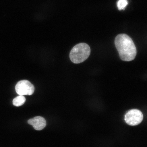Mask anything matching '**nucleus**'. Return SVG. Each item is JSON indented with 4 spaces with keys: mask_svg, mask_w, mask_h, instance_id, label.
Masks as SVG:
<instances>
[{
    "mask_svg": "<svg viewBox=\"0 0 147 147\" xmlns=\"http://www.w3.org/2000/svg\"><path fill=\"white\" fill-rule=\"evenodd\" d=\"M29 124L32 125L35 129L41 130L45 128L47 125L45 119L40 116L35 117L34 118L29 119L28 121Z\"/></svg>",
    "mask_w": 147,
    "mask_h": 147,
    "instance_id": "obj_5",
    "label": "nucleus"
},
{
    "mask_svg": "<svg viewBox=\"0 0 147 147\" xmlns=\"http://www.w3.org/2000/svg\"><path fill=\"white\" fill-rule=\"evenodd\" d=\"M16 92L20 95H31L34 93V85L26 80L20 81L16 84L15 87Z\"/></svg>",
    "mask_w": 147,
    "mask_h": 147,
    "instance_id": "obj_4",
    "label": "nucleus"
},
{
    "mask_svg": "<svg viewBox=\"0 0 147 147\" xmlns=\"http://www.w3.org/2000/svg\"><path fill=\"white\" fill-rule=\"evenodd\" d=\"M26 98L23 95H20L14 98L13 100V104L15 106L19 107L21 106L25 103Z\"/></svg>",
    "mask_w": 147,
    "mask_h": 147,
    "instance_id": "obj_6",
    "label": "nucleus"
},
{
    "mask_svg": "<svg viewBox=\"0 0 147 147\" xmlns=\"http://www.w3.org/2000/svg\"><path fill=\"white\" fill-rule=\"evenodd\" d=\"M90 53L89 45L85 43H79L71 49L69 54L70 59L74 63H80L87 59Z\"/></svg>",
    "mask_w": 147,
    "mask_h": 147,
    "instance_id": "obj_2",
    "label": "nucleus"
},
{
    "mask_svg": "<svg viewBox=\"0 0 147 147\" xmlns=\"http://www.w3.org/2000/svg\"><path fill=\"white\" fill-rule=\"evenodd\" d=\"M127 0H119L117 3V6L119 10H124L128 5Z\"/></svg>",
    "mask_w": 147,
    "mask_h": 147,
    "instance_id": "obj_7",
    "label": "nucleus"
},
{
    "mask_svg": "<svg viewBox=\"0 0 147 147\" xmlns=\"http://www.w3.org/2000/svg\"><path fill=\"white\" fill-rule=\"evenodd\" d=\"M115 45L121 60L130 61L135 59L137 51L133 40L125 34H120L115 38Z\"/></svg>",
    "mask_w": 147,
    "mask_h": 147,
    "instance_id": "obj_1",
    "label": "nucleus"
},
{
    "mask_svg": "<svg viewBox=\"0 0 147 147\" xmlns=\"http://www.w3.org/2000/svg\"><path fill=\"white\" fill-rule=\"evenodd\" d=\"M143 118V114L140 110L133 109L129 110L125 116L127 124L131 126H136L140 124Z\"/></svg>",
    "mask_w": 147,
    "mask_h": 147,
    "instance_id": "obj_3",
    "label": "nucleus"
}]
</instances>
